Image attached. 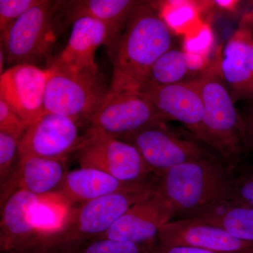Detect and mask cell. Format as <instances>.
<instances>
[{
	"instance_id": "obj_15",
	"label": "cell",
	"mask_w": 253,
	"mask_h": 253,
	"mask_svg": "<svg viewBox=\"0 0 253 253\" xmlns=\"http://www.w3.org/2000/svg\"><path fill=\"white\" fill-rule=\"evenodd\" d=\"M158 244L188 246L226 253L253 251V245L230 235L221 228L187 218L169 221L160 231Z\"/></svg>"
},
{
	"instance_id": "obj_13",
	"label": "cell",
	"mask_w": 253,
	"mask_h": 253,
	"mask_svg": "<svg viewBox=\"0 0 253 253\" xmlns=\"http://www.w3.org/2000/svg\"><path fill=\"white\" fill-rule=\"evenodd\" d=\"M49 69L33 64L11 66L0 76V99L28 126L44 112Z\"/></svg>"
},
{
	"instance_id": "obj_32",
	"label": "cell",
	"mask_w": 253,
	"mask_h": 253,
	"mask_svg": "<svg viewBox=\"0 0 253 253\" xmlns=\"http://www.w3.org/2000/svg\"><path fill=\"white\" fill-rule=\"evenodd\" d=\"M246 128V139H247V144L252 146L253 147V126L245 124Z\"/></svg>"
},
{
	"instance_id": "obj_4",
	"label": "cell",
	"mask_w": 253,
	"mask_h": 253,
	"mask_svg": "<svg viewBox=\"0 0 253 253\" xmlns=\"http://www.w3.org/2000/svg\"><path fill=\"white\" fill-rule=\"evenodd\" d=\"M204 102V124L211 147L234 164L247 144L244 121L221 77L219 61L196 78Z\"/></svg>"
},
{
	"instance_id": "obj_34",
	"label": "cell",
	"mask_w": 253,
	"mask_h": 253,
	"mask_svg": "<svg viewBox=\"0 0 253 253\" xmlns=\"http://www.w3.org/2000/svg\"><path fill=\"white\" fill-rule=\"evenodd\" d=\"M251 71H252L253 76V42L252 45H251Z\"/></svg>"
},
{
	"instance_id": "obj_27",
	"label": "cell",
	"mask_w": 253,
	"mask_h": 253,
	"mask_svg": "<svg viewBox=\"0 0 253 253\" xmlns=\"http://www.w3.org/2000/svg\"><path fill=\"white\" fill-rule=\"evenodd\" d=\"M28 125L2 100L0 99V131L20 140Z\"/></svg>"
},
{
	"instance_id": "obj_9",
	"label": "cell",
	"mask_w": 253,
	"mask_h": 253,
	"mask_svg": "<svg viewBox=\"0 0 253 253\" xmlns=\"http://www.w3.org/2000/svg\"><path fill=\"white\" fill-rule=\"evenodd\" d=\"M119 139L136 147L148 166L158 174L182 163L214 160L212 155L200 145L181 139L169 130L166 123L150 126Z\"/></svg>"
},
{
	"instance_id": "obj_23",
	"label": "cell",
	"mask_w": 253,
	"mask_h": 253,
	"mask_svg": "<svg viewBox=\"0 0 253 253\" xmlns=\"http://www.w3.org/2000/svg\"><path fill=\"white\" fill-rule=\"evenodd\" d=\"M189 71L187 52L184 50L171 48L155 63L148 83L157 85L182 83L186 81L185 78Z\"/></svg>"
},
{
	"instance_id": "obj_24",
	"label": "cell",
	"mask_w": 253,
	"mask_h": 253,
	"mask_svg": "<svg viewBox=\"0 0 253 253\" xmlns=\"http://www.w3.org/2000/svg\"><path fill=\"white\" fill-rule=\"evenodd\" d=\"M19 140L7 133L0 131V181L1 187L13 172L15 156L18 155Z\"/></svg>"
},
{
	"instance_id": "obj_3",
	"label": "cell",
	"mask_w": 253,
	"mask_h": 253,
	"mask_svg": "<svg viewBox=\"0 0 253 253\" xmlns=\"http://www.w3.org/2000/svg\"><path fill=\"white\" fill-rule=\"evenodd\" d=\"M155 187L122 193L75 205L62 229L40 243L33 253H73L103 235L136 203L154 194Z\"/></svg>"
},
{
	"instance_id": "obj_31",
	"label": "cell",
	"mask_w": 253,
	"mask_h": 253,
	"mask_svg": "<svg viewBox=\"0 0 253 253\" xmlns=\"http://www.w3.org/2000/svg\"><path fill=\"white\" fill-rule=\"evenodd\" d=\"M252 4V9L242 16L239 23V26L250 28L251 30H253V1Z\"/></svg>"
},
{
	"instance_id": "obj_11",
	"label": "cell",
	"mask_w": 253,
	"mask_h": 253,
	"mask_svg": "<svg viewBox=\"0 0 253 253\" xmlns=\"http://www.w3.org/2000/svg\"><path fill=\"white\" fill-rule=\"evenodd\" d=\"M140 92L168 121L182 123L196 139L210 144L204 124V102L196 78L168 85L148 83Z\"/></svg>"
},
{
	"instance_id": "obj_21",
	"label": "cell",
	"mask_w": 253,
	"mask_h": 253,
	"mask_svg": "<svg viewBox=\"0 0 253 253\" xmlns=\"http://www.w3.org/2000/svg\"><path fill=\"white\" fill-rule=\"evenodd\" d=\"M141 1L135 0H81L63 1L68 21L88 17L104 23L118 39L126 27L134 8Z\"/></svg>"
},
{
	"instance_id": "obj_22",
	"label": "cell",
	"mask_w": 253,
	"mask_h": 253,
	"mask_svg": "<svg viewBox=\"0 0 253 253\" xmlns=\"http://www.w3.org/2000/svg\"><path fill=\"white\" fill-rule=\"evenodd\" d=\"M73 207L58 193L38 196L29 208L28 219L41 236L40 243L62 229Z\"/></svg>"
},
{
	"instance_id": "obj_5",
	"label": "cell",
	"mask_w": 253,
	"mask_h": 253,
	"mask_svg": "<svg viewBox=\"0 0 253 253\" xmlns=\"http://www.w3.org/2000/svg\"><path fill=\"white\" fill-rule=\"evenodd\" d=\"M44 111L89 123L102 104L109 87L100 73H75L49 66Z\"/></svg>"
},
{
	"instance_id": "obj_10",
	"label": "cell",
	"mask_w": 253,
	"mask_h": 253,
	"mask_svg": "<svg viewBox=\"0 0 253 253\" xmlns=\"http://www.w3.org/2000/svg\"><path fill=\"white\" fill-rule=\"evenodd\" d=\"M79 123L62 115L44 111L28 126L18 142V157L39 156L67 160L83 141Z\"/></svg>"
},
{
	"instance_id": "obj_12",
	"label": "cell",
	"mask_w": 253,
	"mask_h": 253,
	"mask_svg": "<svg viewBox=\"0 0 253 253\" xmlns=\"http://www.w3.org/2000/svg\"><path fill=\"white\" fill-rule=\"evenodd\" d=\"M170 205L156 193L131 206L103 235L108 239L137 245L143 252L158 241L163 226L174 217Z\"/></svg>"
},
{
	"instance_id": "obj_14",
	"label": "cell",
	"mask_w": 253,
	"mask_h": 253,
	"mask_svg": "<svg viewBox=\"0 0 253 253\" xmlns=\"http://www.w3.org/2000/svg\"><path fill=\"white\" fill-rule=\"evenodd\" d=\"M116 41L106 25L88 17L78 18L73 23L66 46L49 66L75 73H98L95 60L100 46H110Z\"/></svg>"
},
{
	"instance_id": "obj_26",
	"label": "cell",
	"mask_w": 253,
	"mask_h": 253,
	"mask_svg": "<svg viewBox=\"0 0 253 253\" xmlns=\"http://www.w3.org/2000/svg\"><path fill=\"white\" fill-rule=\"evenodd\" d=\"M41 0H0V31H4Z\"/></svg>"
},
{
	"instance_id": "obj_2",
	"label": "cell",
	"mask_w": 253,
	"mask_h": 253,
	"mask_svg": "<svg viewBox=\"0 0 253 253\" xmlns=\"http://www.w3.org/2000/svg\"><path fill=\"white\" fill-rule=\"evenodd\" d=\"M233 180L214 160L191 161L160 173L155 193L170 205L174 216L184 218L213 203L231 199Z\"/></svg>"
},
{
	"instance_id": "obj_7",
	"label": "cell",
	"mask_w": 253,
	"mask_h": 253,
	"mask_svg": "<svg viewBox=\"0 0 253 253\" xmlns=\"http://www.w3.org/2000/svg\"><path fill=\"white\" fill-rule=\"evenodd\" d=\"M58 3L41 0L1 32L6 61L11 66L36 65L49 57L55 42L53 16Z\"/></svg>"
},
{
	"instance_id": "obj_35",
	"label": "cell",
	"mask_w": 253,
	"mask_h": 253,
	"mask_svg": "<svg viewBox=\"0 0 253 253\" xmlns=\"http://www.w3.org/2000/svg\"><path fill=\"white\" fill-rule=\"evenodd\" d=\"M16 253V252H6V253Z\"/></svg>"
},
{
	"instance_id": "obj_6",
	"label": "cell",
	"mask_w": 253,
	"mask_h": 253,
	"mask_svg": "<svg viewBox=\"0 0 253 253\" xmlns=\"http://www.w3.org/2000/svg\"><path fill=\"white\" fill-rule=\"evenodd\" d=\"M81 168L108 173L126 183L149 181L158 175L133 145L89 128L77 150Z\"/></svg>"
},
{
	"instance_id": "obj_16",
	"label": "cell",
	"mask_w": 253,
	"mask_h": 253,
	"mask_svg": "<svg viewBox=\"0 0 253 253\" xmlns=\"http://www.w3.org/2000/svg\"><path fill=\"white\" fill-rule=\"evenodd\" d=\"M66 163L67 160L20 156L16 170L1 187V204L18 190L37 196L57 192L68 172Z\"/></svg>"
},
{
	"instance_id": "obj_8",
	"label": "cell",
	"mask_w": 253,
	"mask_h": 253,
	"mask_svg": "<svg viewBox=\"0 0 253 253\" xmlns=\"http://www.w3.org/2000/svg\"><path fill=\"white\" fill-rule=\"evenodd\" d=\"M166 122L168 120L144 94L124 92L107 94L89 123L90 128L121 139Z\"/></svg>"
},
{
	"instance_id": "obj_1",
	"label": "cell",
	"mask_w": 253,
	"mask_h": 253,
	"mask_svg": "<svg viewBox=\"0 0 253 253\" xmlns=\"http://www.w3.org/2000/svg\"><path fill=\"white\" fill-rule=\"evenodd\" d=\"M169 25L156 4L141 1L110 45L113 76L109 94L140 92L156 61L172 48Z\"/></svg>"
},
{
	"instance_id": "obj_30",
	"label": "cell",
	"mask_w": 253,
	"mask_h": 253,
	"mask_svg": "<svg viewBox=\"0 0 253 253\" xmlns=\"http://www.w3.org/2000/svg\"><path fill=\"white\" fill-rule=\"evenodd\" d=\"M212 2L221 9L234 11L239 4L240 1L236 0H217L213 1Z\"/></svg>"
},
{
	"instance_id": "obj_28",
	"label": "cell",
	"mask_w": 253,
	"mask_h": 253,
	"mask_svg": "<svg viewBox=\"0 0 253 253\" xmlns=\"http://www.w3.org/2000/svg\"><path fill=\"white\" fill-rule=\"evenodd\" d=\"M231 199L253 208V172L245 173L234 179Z\"/></svg>"
},
{
	"instance_id": "obj_17",
	"label": "cell",
	"mask_w": 253,
	"mask_h": 253,
	"mask_svg": "<svg viewBox=\"0 0 253 253\" xmlns=\"http://www.w3.org/2000/svg\"><path fill=\"white\" fill-rule=\"evenodd\" d=\"M159 176L149 181L126 183L108 173L90 168H80L67 172L57 191L73 206L122 193H136L156 186Z\"/></svg>"
},
{
	"instance_id": "obj_20",
	"label": "cell",
	"mask_w": 253,
	"mask_h": 253,
	"mask_svg": "<svg viewBox=\"0 0 253 253\" xmlns=\"http://www.w3.org/2000/svg\"><path fill=\"white\" fill-rule=\"evenodd\" d=\"M210 224L253 246V208L236 200H221L201 208L187 217Z\"/></svg>"
},
{
	"instance_id": "obj_33",
	"label": "cell",
	"mask_w": 253,
	"mask_h": 253,
	"mask_svg": "<svg viewBox=\"0 0 253 253\" xmlns=\"http://www.w3.org/2000/svg\"><path fill=\"white\" fill-rule=\"evenodd\" d=\"M6 59V54H5V51L2 46H1V49H0V73H1V75L4 72V63Z\"/></svg>"
},
{
	"instance_id": "obj_18",
	"label": "cell",
	"mask_w": 253,
	"mask_h": 253,
	"mask_svg": "<svg viewBox=\"0 0 253 253\" xmlns=\"http://www.w3.org/2000/svg\"><path fill=\"white\" fill-rule=\"evenodd\" d=\"M38 196L26 191H15L1 206L0 251L32 253L41 236L28 219V211Z\"/></svg>"
},
{
	"instance_id": "obj_25",
	"label": "cell",
	"mask_w": 253,
	"mask_h": 253,
	"mask_svg": "<svg viewBox=\"0 0 253 253\" xmlns=\"http://www.w3.org/2000/svg\"><path fill=\"white\" fill-rule=\"evenodd\" d=\"M73 253H144L137 245L116 240H91Z\"/></svg>"
},
{
	"instance_id": "obj_29",
	"label": "cell",
	"mask_w": 253,
	"mask_h": 253,
	"mask_svg": "<svg viewBox=\"0 0 253 253\" xmlns=\"http://www.w3.org/2000/svg\"><path fill=\"white\" fill-rule=\"evenodd\" d=\"M144 253H253V251L242 253H226L209 250L198 249V248L188 247V246H169L158 244L151 246L144 251Z\"/></svg>"
},
{
	"instance_id": "obj_19",
	"label": "cell",
	"mask_w": 253,
	"mask_h": 253,
	"mask_svg": "<svg viewBox=\"0 0 253 253\" xmlns=\"http://www.w3.org/2000/svg\"><path fill=\"white\" fill-rule=\"evenodd\" d=\"M253 42V30L239 26L226 42L219 60L221 77L234 101L253 97L251 67Z\"/></svg>"
}]
</instances>
